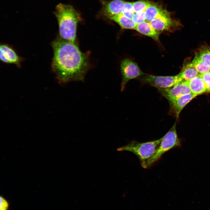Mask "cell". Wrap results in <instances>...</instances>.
<instances>
[{
	"label": "cell",
	"mask_w": 210,
	"mask_h": 210,
	"mask_svg": "<svg viewBox=\"0 0 210 210\" xmlns=\"http://www.w3.org/2000/svg\"><path fill=\"white\" fill-rule=\"evenodd\" d=\"M52 68L62 82L83 81L89 67L88 59L75 43L58 38L52 42Z\"/></svg>",
	"instance_id": "6da1fadb"
},
{
	"label": "cell",
	"mask_w": 210,
	"mask_h": 210,
	"mask_svg": "<svg viewBox=\"0 0 210 210\" xmlns=\"http://www.w3.org/2000/svg\"><path fill=\"white\" fill-rule=\"evenodd\" d=\"M58 22L60 37L75 43L77 26L81 18L79 13L71 5L60 3L54 12Z\"/></svg>",
	"instance_id": "7a4b0ae2"
},
{
	"label": "cell",
	"mask_w": 210,
	"mask_h": 210,
	"mask_svg": "<svg viewBox=\"0 0 210 210\" xmlns=\"http://www.w3.org/2000/svg\"><path fill=\"white\" fill-rule=\"evenodd\" d=\"M163 137L157 140L145 142L132 141L129 144L118 148V151H127L135 155L143 168H147L148 160L153 155L160 144Z\"/></svg>",
	"instance_id": "3957f363"
},
{
	"label": "cell",
	"mask_w": 210,
	"mask_h": 210,
	"mask_svg": "<svg viewBox=\"0 0 210 210\" xmlns=\"http://www.w3.org/2000/svg\"><path fill=\"white\" fill-rule=\"evenodd\" d=\"M176 122L163 136L160 144L155 151L148 160L147 168L159 160L165 152L172 148L182 146V140L178 136L176 129Z\"/></svg>",
	"instance_id": "277c9868"
},
{
	"label": "cell",
	"mask_w": 210,
	"mask_h": 210,
	"mask_svg": "<svg viewBox=\"0 0 210 210\" xmlns=\"http://www.w3.org/2000/svg\"><path fill=\"white\" fill-rule=\"evenodd\" d=\"M143 84H147L157 88L172 87L182 81L179 74L172 76H158L145 74L139 78Z\"/></svg>",
	"instance_id": "5b68a950"
},
{
	"label": "cell",
	"mask_w": 210,
	"mask_h": 210,
	"mask_svg": "<svg viewBox=\"0 0 210 210\" xmlns=\"http://www.w3.org/2000/svg\"><path fill=\"white\" fill-rule=\"evenodd\" d=\"M120 68L122 76L121 91L124 90L126 84L130 80L139 78L145 74L136 63L129 59L122 60Z\"/></svg>",
	"instance_id": "8992f818"
},
{
	"label": "cell",
	"mask_w": 210,
	"mask_h": 210,
	"mask_svg": "<svg viewBox=\"0 0 210 210\" xmlns=\"http://www.w3.org/2000/svg\"><path fill=\"white\" fill-rule=\"evenodd\" d=\"M161 94L169 102L191 93L188 80H182L173 87L167 88H157Z\"/></svg>",
	"instance_id": "52a82bcc"
},
{
	"label": "cell",
	"mask_w": 210,
	"mask_h": 210,
	"mask_svg": "<svg viewBox=\"0 0 210 210\" xmlns=\"http://www.w3.org/2000/svg\"><path fill=\"white\" fill-rule=\"evenodd\" d=\"M150 22L152 26L160 33L163 31H173L179 25L178 22L171 18L170 14L167 11Z\"/></svg>",
	"instance_id": "ba28073f"
},
{
	"label": "cell",
	"mask_w": 210,
	"mask_h": 210,
	"mask_svg": "<svg viewBox=\"0 0 210 210\" xmlns=\"http://www.w3.org/2000/svg\"><path fill=\"white\" fill-rule=\"evenodd\" d=\"M197 95L191 93L183 95L173 101L169 102V114L177 118L184 107Z\"/></svg>",
	"instance_id": "9c48e42d"
},
{
	"label": "cell",
	"mask_w": 210,
	"mask_h": 210,
	"mask_svg": "<svg viewBox=\"0 0 210 210\" xmlns=\"http://www.w3.org/2000/svg\"><path fill=\"white\" fill-rule=\"evenodd\" d=\"M0 59L2 62L19 65L21 58L10 47L5 44L0 46Z\"/></svg>",
	"instance_id": "30bf717a"
},
{
	"label": "cell",
	"mask_w": 210,
	"mask_h": 210,
	"mask_svg": "<svg viewBox=\"0 0 210 210\" xmlns=\"http://www.w3.org/2000/svg\"><path fill=\"white\" fill-rule=\"evenodd\" d=\"M125 1L123 0H111L102 2L103 10L106 17L122 14Z\"/></svg>",
	"instance_id": "8fae6325"
},
{
	"label": "cell",
	"mask_w": 210,
	"mask_h": 210,
	"mask_svg": "<svg viewBox=\"0 0 210 210\" xmlns=\"http://www.w3.org/2000/svg\"><path fill=\"white\" fill-rule=\"evenodd\" d=\"M135 30L143 35L152 38L156 41H159L160 33L155 30L149 22L145 20L137 24Z\"/></svg>",
	"instance_id": "7c38bea8"
},
{
	"label": "cell",
	"mask_w": 210,
	"mask_h": 210,
	"mask_svg": "<svg viewBox=\"0 0 210 210\" xmlns=\"http://www.w3.org/2000/svg\"><path fill=\"white\" fill-rule=\"evenodd\" d=\"M188 82L191 93L197 96L206 92L205 83L200 76H198L188 80Z\"/></svg>",
	"instance_id": "4fadbf2b"
},
{
	"label": "cell",
	"mask_w": 210,
	"mask_h": 210,
	"mask_svg": "<svg viewBox=\"0 0 210 210\" xmlns=\"http://www.w3.org/2000/svg\"><path fill=\"white\" fill-rule=\"evenodd\" d=\"M107 17L117 23L123 29L135 30L136 25L132 19L127 18L122 14Z\"/></svg>",
	"instance_id": "5bb4252c"
},
{
	"label": "cell",
	"mask_w": 210,
	"mask_h": 210,
	"mask_svg": "<svg viewBox=\"0 0 210 210\" xmlns=\"http://www.w3.org/2000/svg\"><path fill=\"white\" fill-rule=\"evenodd\" d=\"M166 11L161 7L150 3L145 11L146 21L150 22L163 14Z\"/></svg>",
	"instance_id": "9a60e30c"
},
{
	"label": "cell",
	"mask_w": 210,
	"mask_h": 210,
	"mask_svg": "<svg viewBox=\"0 0 210 210\" xmlns=\"http://www.w3.org/2000/svg\"><path fill=\"white\" fill-rule=\"evenodd\" d=\"M179 74L182 80H190L200 75L191 62L184 66Z\"/></svg>",
	"instance_id": "2e32d148"
},
{
	"label": "cell",
	"mask_w": 210,
	"mask_h": 210,
	"mask_svg": "<svg viewBox=\"0 0 210 210\" xmlns=\"http://www.w3.org/2000/svg\"><path fill=\"white\" fill-rule=\"evenodd\" d=\"M194 58L206 62L210 66V47L201 46L195 52Z\"/></svg>",
	"instance_id": "e0dca14e"
},
{
	"label": "cell",
	"mask_w": 210,
	"mask_h": 210,
	"mask_svg": "<svg viewBox=\"0 0 210 210\" xmlns=\"http://www.w3.org/2000/svg\"><path fill=\"white\" fill-rule=\"evenodd\" d=\"M191 63L200 75L209 72L210 66L206 62L194 58Z\"/></svg>",
	"instance_id": "ac0fdd59"
},
{
	"label": "cell",
	"mask_w": 210,
	"mask_h": 210,
	"mask_svg": "<svg viewBox=\"0 0 210 210\" xmlns=\"http://www.w3.org/2000/svg\"><path fill=\"white\" fill-rule=\"evenodd\" d=\"M134 13L133 2L125 1L123 7L122 14L127 18L132 19Z\"/></svg>",
	"instance_id": "d6986e66"
},
{
	"label": "cell",
	"mask_w": 210,
	"mask_h": 210,
	"mask_svg": "<svg viewBox=\"0 0 210 210\" xmlns=\"http://www.w3.org/2000/svg\"><path fill=\"white\" fill-rule=\"evenodd\" d=\"M150 3L147 1L143 0L133 2V8L134 13L145 11Z\"/></svg>",
	"instance_id": "ffe728a7"
},
{
	"label": "cell",
	"mask_w": 210,
	"mask_h": 210,
	"mask_svg": "<svg viewBox=\"0 0 210 210\" xmlns=\"http://www.w3.org/2000/svg\"><path fill=\"white\" fill-rule=\"evenodd\" d=\"M132 20L136 24L144 21L146 20L145 11L134 13Z\"/></svg>",
	"instance_id": "44dd1931"
},
{
	"label": "cell",
	"mask_w": 210,
	"mask_h": 210,
	"mask_svg": "<svg viewBox=\"0 0 210 210\" xmlns=\"http://www.w3.org/2000/svg\"><path fill=\"white\" fill-rule=\"evenodd\" d=\"M202 78L205 83L206 92H210V73L209 72L199 75Z\"/></svg>",
	"instance_id": "7402d4cb"
},
{
	"label": "cell",
	"mask_w": 210,
	"mask_h": 210,
	"mask_svg": "<svg viewBox=\"0 0 210 210\" xmlns=\"http://www.w3.org/2000/svg\"><path fill=\"white\" fill-rule=\"evenodd\" d=\"M0 210H9L10 205L9 202L3 196L0 197Z\"/></svg>",
	"instance_id": "603a6c76"
},
{
	"label": "cell",
	"mask_w": 210,
	"mask_h": 210,
	"mask_svg": "<svg viewBox=\"0 0 210 210\" xmlns=\"http://www.w3.org/2000/svg\"><path fill=\"white\" fill-rule=\"evenodd\" d=\"M209 72L210 73V70H209Z\"/></svg>",
	"instance_id": "cb8c5ba5"
}]
</instances>
